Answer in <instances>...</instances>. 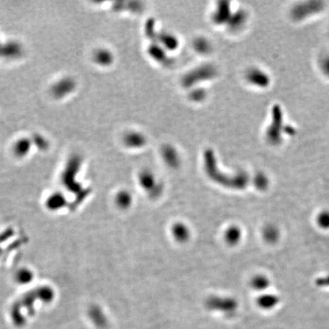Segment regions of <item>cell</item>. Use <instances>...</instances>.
Masks as SVG:
<instances>
[{"instance_id":"obj_5","label":"cell","mask_w":329,"mask_h":329,"mask_svg":"<svg viewBox=\"0 0 329 329\" xmlns=\"http://www.w3.org/2000/svg\"><path fill=\"white\" fill-rule=\"evenodd\" d=\"M318 224L323 229L329 228V212L321 213L318 217Z\"/></svg>"},{"instance_id":"obj_7","label":"cell","mask_w":329,"mask_h":329,"mask_svg":"<svg viewBox=\"0 0 329 329\" xmlns=\"http://www.w3.org/2000/svg\"><path fill=\"white\" fill-rule=\"evenodd\" d=\"M319 282L322 283V285H329V276H328L326 278L319 280Z\"/></svg>"},{"instance_id":"obj_6","label":"cell","mask_w":329,"mask_h":329,"mask_svg":"<svg viewBox=\"0 0 329 329\" xmlns=\"http://www.w3.org/2000/svg\"><path fill=\"white\" fill-rule=\"evenodd\" d=\"M228 240H229V242L232 243L236 242L238 240H240V231L237 230V229H232L229 232H228L227 235Z\"/></svg>"},{"instance_id":"obj_4","label":"cell","mask_w":329,"mask_h":329,"mask_svg":"<svg viewBox=\"0 0 329 329\" xmlns=\"http://www.w3.org/2000/svg\"><path fill=\"white\" fill-rule=\"evenodd\" d=\"M252 285L257 290H264L269 285V281L264 277L259 276L254 279Z\"/></svg>"},{"instance_id":"obj_1","label":"cell","mask_w":329,"mask_h":329,"mask_svg":"<svg viewBox=\"0 0 329 329\" xmlns=\"http://www.w3.org/2000/svg\"><path fill=\"white\" fill-rule=\"evenodd\" d=\"M236 303L232 300H222V301L213 300L209 303L208 306L212 310H222L223 312H231L236 309Z\"/></svg>"},{"instance_id":"obj_2","label":"cell","mask_w":329,"mask_h":329,"mask_svg":"<svg viewBox=\"0 0 329 329\" xmlns=\"http://www.w3.org/2000/svg\"><path fill=\"white\" fill-rule=\"evenodd\" d=\"M278 302V299L275 296L271 295H266V296H261L259 300V305L263 308L270 309L273 307Z\"/></svg>"},{"instance_id":"obj_3","label":"cell","mask_w":329,"mask_h":329,"mask_svg":"<svg viewBox=\"0 0 329 329\" xmlns=\"http://www.w3.org/2000/svg\"><path fill=\"white\" fill-rule=\"evenodd\" d=\"M264 238L270 242H274L278 239V231L277 230L276 228L272 226H268L264 230Z\"/></svg>"}]
</instances>
